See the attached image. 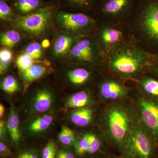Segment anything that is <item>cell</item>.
Returning a JSON list of instances; mask_svg holds the SVG:
<instances>
[{
    "instance_id": "1",
    "label": "cell",
    "mask_w": 158,
    "mask_h": 158,
    "mask_svg": "<svg viewBox=\"0 0 158 158\" xmlns=\"http://www.w3.org/2000/svg\"><path fill=\"white\" fill-rule=\"evenodd\" d=\"M133 42L153 56L158 55V0H137L127 22Z\"/></svg>"
},
{
    "instance_id": "2",
    "label": "cell",
    "mask_w": 158,
    "mask_h": 158,
    "mask_svg": "<svg viewBox=\"0 0 158 158\" xmlns=\"http://www.w3.org/2000/svg\"><path fill=\"white\" fill-rule=\"evenodd\" d=\"M154 57L130 42L104 54L100 67L120 78L134 77L150 72Z\"/></svg>"
},
{
    "instance_id": "3",
    "label": "cell",
    "mask_w": 158,
    "mask_h": 158,
    "mask_svg": "<svg viewBox=\"0 0 158 158\" xmlns=\"http://www.w3.org/2000/svg\"><path fill=\"white\" fill-rule=\"evenodd\" d=\"M92 34L104 54L107 53L120 46L133 42L127 23L96 22Z\"/></svg>"
},
{
    "instance_id": "4",
    "label": "cell",
    "mask_w": 158,
    "mask_h": 158,
    "mask_svg": "<svg viewBox=\"0 0 158 158\" xmlns=\"http://www.w3.org/2000/svg\"><path fill=\"white\" fill-rule=\"evenodd\" d=\"M137 0H101L90 16L99 23H127Z\"/></svg>"
},
{
    "instance_id": "5",
    "label": "cell",
    "mask_w": 158,
    "mask_h": 158,
    "mask_svg": "<svg viewBox=\"0 0 158 158\" xmlns=\"http://www.w3.org/2000/svg\"><path fill=\"white\" fill-rule=\"evenodd\" d=\"M69 54L72 60L80 65L98 66L104 55L92 34L77 37Z\"/></svg>"
},
{
    "instance_id": "6",
    "label": "cell",
    "mask_w": 158,
    "mask_h": 158,
    "mask_svg": "<svg viewBox=\"0 0 158 158\" xmlns=\"http://www.w3.org/2000/svg\"><path fill=\"white\" fill-rule=\"evenodd\" d=\"M57 20L62 28L76 37L93 34L96 21L89 15L60 11Z\"/></svg>"
},
{
    "instance_id": "7",
    "label": "cell",
    "mask_w": 158,
    "mask_h": 158,
    "mask_svg": "<svg viewBox=\"0 0 158 158\" xmlns=\"http://www.w3.org/2000/svg\"><path fill=\"white\" fill-rule=\"evenodd\" d=\"M53 12L50 8L41 9L15 20L14 25L24 33L37 37L44 34L50 25Z\"/></svg>"
},
{
    "instance_id": "8",
    "label": "cell",
    "mask_w": 158,
    "mask_h": 158,
    "mask_svg": "<svg viewBox=\"0 0 158 158\" xmlns=\"http://www.w3.org/2000/svg\"><path fill=\"white\" fill-rule=\"evenodd\" d=\"M128 158H151L153 153L151 141L143 130L136 128L128 136L124 144Z\"/></svg>"
},
{
    "instance_id": "9",
    "label": "cell",
    "mask_w": 158,
    "mask_h": 158,
    "mask_svg": "<svg viewBox=\"0 0 158 158\" xmlns=\"http://www.w3.org/2000/svg\"><path fill=\"white\" fill-rule=\"evenodd\" d=\"M108 127L113 141L118 147L124 145L128 136L129 119L123 109L114 107L109 110L107 116Z\"/></svg>"
},
{
    "instance_id": "10",
    "label": "cell",
    "mask_w": 158,
    "mask_h": 158,
    "mask_svg": "<svg viewBox=\"0 0 158 158\" xmlns=\"http://www.w3.org/2000/svg\"><path fill=\"white\" fill-rule=\"evenodd\" d=\"M139 104L144 123L155 138L158 139V103L142 99Z\"/></svg>"
},
{
    "instance_id": "11",
    "label": "cell",
    "mask_w": 158,
    "mask_h": 158,
    "mask_svg": "<svg viewBox=\"0 0 158 158\" xmlns=\"http://www.w3.org/2000/svg\"><path fill=\"white\" fill-rule=\"evenodd\" d=\"M100 93L104 98L115 99L123 96L127 92L126 88L116 79H103L99 85Z\"/></svg>"
},
{
    "instance_id": "12",
    "label": "cell",
    "mask_w": 158,
    "mask_h": 158,
    "mask_svg": "<svg viewBox=\"0 0 158 158\" xmlns=\"http://www.w3.org/2000/svg\"><path fill=\"white\" fill-rule=\"evenodd\" d=\"M54 102L52 93L47 89L39 90L32 100L31 110L34 113H44L49 110Z\"/></svg>"
},
{
    "instance_id": "13",
    "label": "cell",
    "mask_w": 158,
    "mask_h": 158,
    "mask_svg": "<svg viewBox=\"0 0 158 158\" xmlns=\"http://www.w3.org/2000/svg\"><path fill=\"white\" fill-rule=\"evenodd\" d=\"M76 39L71 36L60 35L55 40L53 46V51L55 56L62 57L65 56L71 50L75 42Z\"/></svg>"
},
{
    "instance_id": "14",
    "label": "cell",
    "mask_w": 158,
    "mask_h": 158,
    "mask_svg": "<svg viewBox=\"0 0 158 158\" xmlns=\"http://www.w3.org/2000/svg\"><path fill=\"white\" fill-rule=\"evenodd\" d=\"M19 125L18 116L13 107L11 106L6 127L11 140L15 144H18L21 138Z\"/></svg>"
},
{
    "instance_id": "15",
    "label": "cell",
    "mask_w": 158,
    "mask_h": 158,
    "mask_svg": "<svg viewBox=\"0 0 158 158\" xmlns=\"http://www.w3.org/2000/svg\"><path fill=\"white\" fill-rule=\"evenodd\" d=\"M92 112L88 108H79L71 115V120L74 124L79 127L88 125L92 120Z\"/></svg>"
},
{
    "instance_id": "16",
    "label": "cell",
    "mask_w": 158,
    "mask_h": 158,
    "mask_svg": "<svg viewBox=\"0 0 158 158\" xmlns=\"http://www.w3.org/2000/svg\"><path fill=\"white\" fill-rule=\"evenodd\" d=\"M92 73L88 69L78 68L71 70L68 73L69 81L76 85H85L91 78Z\"/></svg>"
},
{
    "instance_id": "17",
    "label": "cell",
    "mask_w": 158,
    "mask_h": 158,
    "mask_svg": "<svg viewBox=\"0 0 158 158\" xmlns=\"http://www.w3.org/2000/svg\"><path fill=\"white\" fill-rule=\"evenodd\" d=\"M46 72L47 69L44 66L38 64H34L22 73L24 81L27 85L41 77Z\"/></svg>"
},
{
    "instance_id": "18",
    "label": "cell",
    "mask_w": 158,
    "mask_h": 158,
    "mask_svg": "<svg viewBox=\"0 0 158 158\" xmlns=\"http://www.w3.org/2000/svg\"><path fill=\"white\" fill-rule=\"evenodd\" d=\"M89 102L88 92L85 90H82L71 96L66 102L65 106L68 108H84Z\"/></svg>"
},
{
    "instance_id": "19",
    "label": "cell",
    "mask_w": 158,
    "mask_h": 158,
    "mask_svg": "<svg viewBox=\"0 0 158 158\" xmlns=\"http://www.w3.org/2000/svg\"><path fill=\"white\" fill-rule=\"evenodd\" d=\"M139 85L144 92L152 96L158 97V79L149 76L142 77Z\"/></svg>"
},
{
    "instance_id": "20",
    "label": "cell",
    "mask_w": 158,
    "mask_h": 158,
    "mask_svg": "<svg viewBox=\"0 0 158 158\" xmlns=\"http://www.w3.org/2000/svg\"><path fill=\"white\" fill-rule=\"evenodd\" d=\"M79 12L90 15L101 0H68Z\"/></svg>"
},
{
    "instance_id": "21",
    "label": "cell",
    "mask_w": 158,
    "mask_h": 158,
    "mask_svg": "<svg viewBox=\"0 0 158 158\" xmlns=\"http://www.w3.org/2000/svg\"><path fill=\"white\" fill-rule=\"evenodd\" d=\"M53 120L52 116L50 115H44L32 122L29 125V130L32 133L42 132L49 127Z\"/></svg>"
},
{
    "instance_id": "22",
    "label": "cell",
    "mask_w": 158,
    "mask_h": 158,
    "mask_svg": "<svg viewBox=\"0 0 158 158\" xmlns=\"http://www.w3.org/2000/svg\"><path fill=\"white\" fill-rule=\"evenodd\" d=\"M41 5L40 0H16L14 3L15 9L23 14H28L36 10Z\"/></svg>"
},
{
    "instance_id": "23",
    "label": "cell",
    "mask_w": 158,
    "mask_h": 158,
    "mask_svg": "<svg viewBox=\"0 0 158 158\" xmlns=\"http://www.w3.org/2000/svg\"><path fill=\"white\" fill-rule=\"evenodd\" d=\"M20 35L14 30L4 32L1 35V44L7 48H12L18 43L20 40Z\"/></svg>"
},
{
    "instance_id": "24",
    "label": "cell",
    "mask_w": 158,
    "mask_h": 158,
    "mask_svg": "<svg viewBox=\"0 0 158 158\" xmlns=\"http://www.w3.org/2000/svg\"><path fill=\"white\" fill-rule=\"evenodd\" d=\"M59 141L63 145L71 146L74 145L76 142L74 133L67 126L62 127L59 135Z\"/></svg>"
},
{
    "instance_id": "25",
    "label": "cell",
    "mask_w": 158,
    "mask_h": 158,
    "mask_svg": "<svg viewBox=\"0 0 158 158\" xmlns=\"http://www.w3.org/2000/svg\"><path fill=\"white\" fill-rule=\"evenodd\" d=\"M2 90L8 94H13L19 90V85L16 79L9 75L3 79L1 84Z\"/></svg>"
},
{
    "instance_id": "26",
    "label": "cell",
    "mask_w": 158,
    "mask_h": 158,
    "mask_svg": "<svg viewBox=\"0 0 158 158\" xmlns=\"http://www.w3.org/2000/svg\"><path fill=\"white\" fill-rule=\"evenodd\" d=\"M13 54L10 50L3 48L0 52V73H4L7 70L12 61Z\"/></svg>"
},
{
    "instance_id": "27",
    "label": "cell",
    "mask_w": 158,
    "mask_h": 158,
    "mask_svg": "<svg viewBox=\"0 0 158 158\" xmlns=\"http://www.w3.org/2000/svg\"><path fill=\"white\" fill-rule=\"evenodd\" d=\"M34 59L25 53L20 55L16 59V64L18 68L21 73L28 69L34 65Z\"/></svg>"
},
{
    "instance_id": "28",
    "label": "cell",
    "mask_w": 158,
    "mask_h": 158,
    "mask_svg": "<svg viewBox=\"0 0 158 158\" xmlns=\"http://www.w3.org/2000/svg\"><path fill=\"white\" fill-rule=\"evenodd\" d=\"M31 56L34 60L38 59L42 56L41 45L37 42L30 44L25 50V53Z\"/></svg>"
},
{
    "instance_id": "29",
    "label": "cell",
    "mask_w": 158,
    "mask_h": 158,
    "mask_svg": "<svg viewBox=\"0 0 158 158\" xmlns=\"http://www.w3.org/2000/svg\"><path fill=\"white\" fill-rule=\"evenodd\" d=\"M74 145L76 152L79 155H83L85 153L88 152L89 149V142L85 135L78 141H76Z\"/></svg>"
},
{
    "instance_id": "30",
    "label": "cell",
    "mask_w": 158,
    "mask_h": 158,
    "mask_svg": "<svg viewBox=\"0 0 158 158\" xmlns=\"http://www.w3.org/2000/svg\"><path fill=\"white\" fill-rule=\"evenodd\" d=\"M89 142V149L88 153L93 154L98 151L101 147V142L95 135L92 134L85 135Z\"/></svg>"
},
{
    "instance_id": "31",
    "label": "cell",
    "mask_w": 158,
    "mask_h": 158,
    "mask_svg": "<svg viewBox=\"0 0 158 158\" xmlns=\"http://www.w3.org/2000/svg\"><path fill=\"white\" fill-rule=\"evenodd\" d=\"M57 148L53 141H50L43 148L42 158H56Z\"/></svg>"
},
{
    "instance_id": "32",
    "label": "cell",
    "mask_w": 158,
    "mask_h": 158,
    "mask_svg": "<svg viewBox=\"0 0 158 158\" xmlns=\"http://www.w3.org/2000/svg\"><path fill=\"white\" fill-rule=\"evenodd\" d=\"M12 9L6 3L0 1V18L2 20H8L11 19L14 15Z\"/></svg>"
},
{
    "instance_id": "33",
    "label": "cell",
    "mask_w": 158,
    "mask_h": 158,
    "mask_svg": "<svg viewBox=\"0 0 158 158\" xmlns=\"http://www.w3.org/2000/svg\"><path fill=\"white\" fill-rule=\"evenodd\" d=\"M56 158H75V157L71 152L62 148L57 152Z\"/></svg>"
},
{
    "instance_id": "34",
    "label": "cell",
    "mask_w": 158,
    "mask_h": 158,
    "mask_svg": "<svg viewBox=\"0 0 158 158\" xmlns=\"http://www.w3.org/2000/svg\"><path fill=\"white\" fill-rule=\"evenodd\" d=\"M17 158H39L36 153L32 151L23 152L18 156Z\"/></svg>"
},
{
    "instance_id": "35",
    "label": "cell",
    "mask_w": 158,
    "mask_h": 158,
    "mask_svg": "<svg viewBox=\"0 0 158 158\" xmlns=\"http://www.w3.org/2000/svg\"><path fill=\"white\" fill-rule=\"evenodd\" d=\"M150 72L153 74L158 79V55L154 56L152 65L151 67Z\"/></svg>"
},
{
    "instance_id": "36",
    "label": "cell",
    "mask_w": 158,
    "mask_h": 158,
    "mask_svg": "<svg viewBox=\"0 0 158 158\" xmlns=\"http://www.w3.org/2000/svg\"><path fill=\"white\" fill-rule=\"evenodd\" d=\"M0 152L1 156L5 157H9L11 155V152L7 147V146L1 141L0 142Z\"/></svg>"
},
{
    "instance_id": "37",
    "label": "cell",
    "mask_w": 158,
    "mask_h": 158,
    "mask_svg": "<svg viewBox=\"0 0 158 158\" xmlns=\"http://www.w3.org/2000/svg\"><path fill=\"white\" fill-rule=\"evenodd\" d=\"M6 123L3 120L1 119L0 122V137L1 139H3L6 135Z\"/></svg>"
},
{
    "instance_id": "38",
    "label": "cell",
    "mask_w": 158,
    "mask_h": 158,
    "mask_svg": "<svg viewBox=\"0 0 158 158\" xmlns=\"http://www.w3.org/2000/svg\"><path fill=\"white\" fill-rule=\"evenodd\" d=\"M5 113V108L2 104L0 105V117L2 118Z\"/></svg>"
},
{
    "instance_id": "39",
    "label": "cell",
    "mask_w": 158,
    "mask_h": 158,
    "mask_svg": "<svg viewBox=\"0 0 158 158\" xmlns=\"http://www.w3.org/2000/svg\"><path fill=\"white\" fill-rule=\"evenodd\" d=\"M42 45L44 48H47L50 46V42L48 40H44L43 41Z\"/></svg>"
},
{
    "instance_id": "40",
    "label": "cell",
    "mask_w": 158,
    "mask_h": 158,
    "mask_svg": "<svg viewBox=\"0 0 158 158\" xmlns=\"http://www.w3.org/2000/svg\"><path fill=\"white\" fill-rule=\"evenodd\" d=\"M8 1V0H1V1H2V2H6V1Z\"/></svg>"
}]
</instances>
